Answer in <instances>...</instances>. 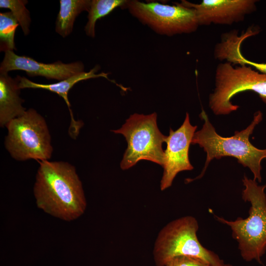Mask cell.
Instances as JSON below:
<instances>
[{
	"instance_id": "obj_1",
	"label": "cell",
	"mask_w": 266,
	"mask_h": 266,
	"mask_svg": "<svg viewBox=\"0 0 266 266\" xmlns=\"http://www.w3.org/2000/svg\"><path fill=\"white\" fill-rule=\"evenodd\" d=\"M38 162L33 186L38 208L64 221L78 218L84 213L87 203L75 167L63 161Z\"/></svg>"
},
{
	"instance_id": "obj_2",
	"label": "cell",
	"mask_w": 266,
	"mask_h": 266,
	"mask_svg": "<svg viewBox=\"0 0 266 266\" xmlns=\"http://www.w3.org/2000/svg\"><path fill=\"white\" fill-rule=\"evenodd\" d=\"M200 118L204 123L201 130L195 132L192 140V144H198L206 153L204 166L198 176L194 179H187L189 183L201 178L209 163L214 158L220 159L223 157H232L244 167H248L254 175V180L262 181L261 161L266 158V149H260L252 145L249 136L255 127L262 120L263 114L260 111L255 113L251 124L244 130L235 131L234 135L223 137L216 132L210 123L207 115L202 110Z\"/></svg>"
},
{
	"instance_id": "obj_3",
	"label": "cell",
	"mask_w": 266,
	"mask_h": 266,
	"mask_svg": "<svg viewBox=\"0 0 266 266\" xmlns=\"http://www.w3.org/2000/svg\"><path fill=\"white\" fill-rule=\"evenodd\" d=\"M245 188L242 198L251 204L249 216L229 221L215 216L217 221L229 226L232 236L238 243V249L244 260H255L261 263L266 251V184L259 185L256 180L245 175L242 179Z\"/></svg>"
},
{
	"instance_id": "obj_4",
	"label": "cell",
	"mask_w": 266,
	"mask_h": 266,
	"mask_svg": "<svg viewBox=\"0 0 266 266\" xmlns=\"http://www.w3.org/2000/svg\"><path fill=\"white\" fill-rule=\"evenodd\" d=\"M198 229L197 220L191 216L166 224L155 242L153 256L156 265L166 266L174 257L189 256L201 259L211 266H224V262L215 253L201 244L197 235Z\"/></svg>"
},
{
	"instance_id": "obj_5",
	"label": "cell",
	"mask_w": 266,
	"mask_h": 266,
	"mask_svg": "<svg viewBox=\"0 0 266 266\" xmlns=\"http://www.w3.org/2000/svg\"><path fill=\"white\" fill-rule=\"evenodd\" d=\"M8 134L5 146L17 161L34 159L46 161L51 157L53 147L44 118L35 109L30 108L5 126Z\"/></svg>"
},
{
	"instance_id": "obj_6",
	"label": "cell",
	"mask_w": 266,
	"mask_h": 266,
	"mask_svg": "<svg viewBox=\"0 0 266 266\" xmlns=\"http://www.w3.org/2000/svg\"><path fill=\"white\" fill-rule=\"evenodd\" d=\"M157 118L155 112L148 115L134 113L120 129L112 131L122 134L128 144L120 163L121 169H128L141 160L163 166L164 150L162 145L166 136L159 130Z\"/></svg>"
},
{
	"instance_id": "obj_7",
	"label": "cell",
	"mask_w": 266,
	"mask_h": 266,
	"mask_svg": "<svg viewBox=\"0 0 266 266\" xmlns=\"http://www.w3.org/2000/svg\"><path fill=\"white\" fill-rule=\"evenodd\" d=\"M215 89L209 95V106L216 115H227L239 106L231 102L237 94L246 91L257 93L266 103V74L250 66L234 67L230 63L219 64L215 73Z\"/></svg>"
},
{
	"instance_id": "obj_8",
	"label": "cell",
	"mask_w": 266,
	"mask_h": 266,
	"mask_svg": "<svg viewBox=\"0 0 266 266\" xmlns=\"http://www.w3.org/2000/svg\"><path fill=\"white\" fill-rule=\"evenodd\" d=\"M122 8L127 9L140 22L161 35L170 36L191 33L200 26L195 10L179 2L170 5L158 2L127 0Z\"/></svg>"
},
{
	"instance_id": "obj_9",
	"label": "cell",
	"mask_w": 266,
	"mask_h": 266,
	"mask_svg": "<svg viewBox=\"0 0 266 266\" xmlns=\"http://www.w3.org/2000/svg\"><path fill=\"white\" fill-rule=\"evenodd\" d=\"M197 128V126L191 125L189 113H186L183 124L177 130L170 129L165 141L166 147L164 150V171L160 182L162 191L171 186L179 172L194 168L189 160V150Z\"/></svg>"
},
{
	"instance_id": "obj_10",
	"label": "cell",
	"mask_w": 266,
	"mask_h": 266,
	"mask_svg": "<svg viewBox=\"0 0 266 266\" xmlns=\"http://www.w3.org/2000/svg\"><path fill=\"white\" fill-rule=\"evenodd\" d=\"M255 0H203L194 3L185 0L181 5L193 8L199 26L212 24L231 25L244 20L256 9Z\"/></svg>"
},
{
	"instance_id": "obj_11",
	"label": "cell",
	"mask_w": 266,
	"mask_h": 266,
	"mask_svg": "<svg viewBox=\"0 0 266 266\" xmlns=\"http://www.w3.org/2000/svg\"><path fill=\"white\" fill-rule=\"evenodd\" d=\"M15 70L25 71L30 77L40 76L60 81L85 71V66L81 61L65 64L58 61L45 64L29 57L18 55L13 51H5L0 65V73H8Z\"/></svg>"
},
{
	"instance_id": "obj_12",
	"label": "cell",
	"mask_w": 266,
	"mask_h": 266,
	"mask_svg": "<svg viewBox=\"0 0 266 266\" xmlns=\"http://www.w3.org/2000/svg\"><path fill=\"white\" fill-rule=\"evenodd\" d=\"M100 68V66L99 65H96L88 72L84 71L57 83L48 84L34 82L26 77L19 75H17L16 78L20 89L30 88L47 90L58 94L64 100L68 106L71 117V124L69 128V133L71 137L75 138L83 124L81 121H76L74 119L73 113L70 108V103L68 99V92L76 83L82 80L104 77L109 81H111L108 77L109 74L108 73L103 72L100 73H98Z\"/></svg>"
},
{
	"instance_id": "obj_13",
	"label": "cell",
	"mask_w": 266,
	"mask_h": 266,
	"mask_svg": "<svg viewBox=\"0 0 266 266\" xmlns=\"http://www.w3.org/2000/svg\"><path fill=\"white\" fill-rule=\"evenodd\" d=\"M20 89L16 78L8 73H0V125L4 127L27 110L24 100L20 97Z\"/></svg>"
},
{
	"instance_id": "obj_14",
	"label": "cell",
	"mask_w": 266,
	"mask_h": 266,
	"mask_svg": "<svg viewBox=\"0 0 266 266\" xmlns=\"http://www.w3.org/2000/svg\"><path fill=\"white\" fill-rule=\"evenodd\" d=\"M90 0H60V10L56 21L55 31L65 38L72 32L76 18L81 12L88 11Z\"/></svg>"
},
{
	"instance_id": "obj_15",
	"label": "cell",
	"mask_w": 266,
	"mask_h": 266,
	"mask_svg": "<svg viewBox=\"0 0 266 266\" xmlns=\"http://www.w3.org/2000/svg\"><path fill=\"white\" fill-rule=\"evenodd\" d=\"M127 0H92L88 11V21L85 26L86 34L91 37L95 36L97 21L109 14L117 7H122Z\"/></svg>"
},
{
	"instance_id": "obj_16",
	"label": "cell",
	"mask_w": 266,
	"mask_h": 266,
	"mask_svg": "<svg viewBox=\"0 0 266 266\" xmlns=\"http://www.w3.org/2000/svg\"><path fill=\"white\" fill-rule=\"evenodd\" d=\"M19 25L11 11L0 13V50L5 52L16 50L14 37Z\"/></svg>"
},
{
	"instance_id": "obj_17",
	"label": "cell",
	"mask_w": 266,
	"mask_h": 266,
	"mask_svg": "<svg viewBox=\"0 0 266 266\" xmlns=\"http://www.w3.org/2000/svg\"><path fill=\"white\" fill-rule=\"evenodd\" d=\"M27 0H0V8L10 9L17 20L25 35L30 32V13L26 8Z\"/></svg>"
},
{
	"instance_id": "obj_18",
	"label": "cell",
	"mask_w": 266,
	"mask_h": 266,
	"mask_svg": "<svg viewBox=\"0 0 266 266\" xmlns=\"http://www.w3.org/2000/svg\"><path fill=\"white\" fill-rule=\"evenodd\" d=\"M226 60L233 65H246L266 74V63H259L249 61L245 58L241 52V46L234 45L230 47L225 55Z\"/></svg>"
},
{
	"instance_id": "obj_19",
	"label": "cell",
	"mask_w": 266,
	"mask_h": 266,
	"mask_svg": "<svg viewBox=\"0 0 266 266\" xmlns=\"http://www.w3.org/2000/svg\"><path fill=\"white\" fill-rule=\"evenodd\" d=\"M166 266H211L207 262L198 257L181 256L173 258Z\"/></svg>"
},
{
	"instance_id": "obj_20",
	"label": "cell",
	"mask_w": 266,
	"mask_h": 266,
	"mask_svg": "<svg viewBox=\"0 0 266 266\" xmlns=\"http://www.w3.org/2000/svg\"><path fill=\"white\" fill-rule=\"evenodd\" d=\"M224 266H232L231 265L225 264Z\"/></svg>"
}]
</instances>
